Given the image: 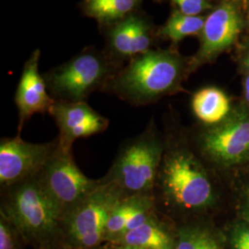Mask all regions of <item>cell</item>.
<instances>
[{"label":"cell","instance_id":"14","mask_svg":"<svg viewBox=\"0 0 249 249\" xmlns=\"http://www.w3.org/2000/svg\"><path fill=\"white\" fill-rule=\"evenodd\" d=\"M111 244L134 246L144 249H175L176 239L159 220L156 210L141 227L125 232Z\"/></svg>","mask_w":249,"mask_h":249},{"label":"cell","instance_id":"20","mask_svg":"<svg viewBox=\"0 0 249 249\" xmlns=\"http://www.w3.org/2000/svg\"><path fill=\"white\" fill-rule=\"evenodd\" d=\"M21 241L24 240L18 229L0 214V249H21Z\"/></svg>","mask_w":249,"mask_h":249},{"label":"cell","instance_id":"15","mask_svg":"<svg viewBox=\"0 0 249 249\" xmlns=\"http://www.w3.org/2000/svg\"><path fill=\"white\" fill-rule=\"evenodd\" d=\"M156 208L153 195L123 197L113 210L107 221L105 241L113 243L124 231L128 222L140 212Z\"/></svg>","mask_w":249,"mask_h":249},{"label":"cell","instance_id":"12","mask_svg":"<svg viewBox=\"0 0 249 249\" xmlns=\"http://www.w3.org/2000/svg\"><path fill=\"white\" fill-rule=\"evenodd\" d=\"M242 29V19L234 6L224 3L206 17L196 62L210 60L234 44Z\"/></svg>","mask_w":249,"mask_h":249},{"label":"cell","instance_id":"7","mask_svg":"<svg viewBox=\"0 0 249 249\" xmlns=\"http://www.w3.org/2000/svg\"><path fill=\"white\" fill-rule=\"evenodd\" d=\"M38 178L63 215L100 185V179L88 178L78 167L72 150L64 149L59 144Z\"/></svg>","mask_w":249,"mask_h":249},{"label":"cell","instance_id":"27","mask_svg":"<svg viewBox=\"0 0 249 249\" xmlns=\"http://www.w3.org/2000/svg\"><path fill=\"white\" fill-rule=\"evenodd\" d=\"M248 210H249V195H248Z\"/></svg>","mask_w":249,"mask_h":249},{"label":"cell","instance_id":"4","mask_svg":"<svg viewBox=\"0 0 249 249\" xmlns=\"http://www.w3.org/2000/svg\"><path fill=\"white\" fill-rule=\"evenodd\" d=\"M164 147L151 121L142 133L122 143L112 166L100 180L124 197L153 195Z\"/></svg>","mask_w":249,"mask_h":249},{"label":"cell","instance_id":"26","mask_svg":"<svg viewBox=\"0 0 249 249\" xmlns=\"http://www.w3.org/2000/svg\"><path fill=\"white\" fill-rule=\"evenodd\" d=\"M246 66L248 67V69L249 70V56L247 57V59H246Z\"/></svg>","mask_w":249,"mask_h":249},{"label":"cell","instance_id":"16","mask_svg":"<svg viewBox=\"0 0 249 249\" xmlns=\"http://www.w3.org/2000/svg\"><path fill=\"white\" fill-rule=\"evenodd\" d=\"M195 116L206 124L221 122L230 110V103L221 89L209 87L199 89L192 99Z\"/></svg>","mask_w":249,"mask_h":249},{"label":"cell","instance_id":"22","mask_svg":"<svg viewBox=\"0 0 249 249\" xmlns=\"http://www.w3.org/2000/svg\"><path fill=\"white\" fill-rule=\"evenodd\" d=\"M233 244H241L249 246V227L242 228L236 231L233 237Z\"/></svg>","mask_w":249,"mask_h":249},{"label":"cell","instance_id":"6","mask_svg":"<svg viewBox=\"0 0 249 249\" xmlns=\"http://www.w3.org/2000/svg\"><path fill=\"white\" fill-rule=\"evenodd\" d=\"M116 74L114 65L96 52H84L44 75L54 101L85 102L94 90L104 89Z\"/></svg>","mask_w":249,"mask_h":249},{"label":"cell","instance_id":"17","mask_svg":"<svg viewBox=\"0 0 249 249\" xmlns=\"http://www.w3.org/2000/svg\"><path fill=\"white\" fill-rule=\"evenodd\" d=\"M141 0H84L86 15L99 21H118L132 14Z\"/></svg>","mask_w":249,"mask_h":249},{"label":"cell","instance_id":"1","mask_svg":"<svg viewBox=\"0 0 249 249\" xmlns=\"http://www.w3.org/2000/svg\"><path fill=\"white\" fill-rule=\"evenodd\" d=\"M153 196L155 205L162 202L181 213H198L213 203V187L195 153L165 144Z\"/></svg>","mask_w":249,"mask_h":249},{"label":"cell","instance_id":"18","mask_svg":"<svg viewBox=\"0 0 249 249\" xmlns=\"http://www.w3.org/2000/svg\"><path fill=\"white\" fill-rule=\"evenodd\" d=\"M206 17L187 15L176 9L166 23L161 27L160 35L178 43L187 36L201 34L204 27Z\"/></svg>","mask_w":249,"mask_h":249},{"label":"cell","instance_id":"23","mask_svg":"<svg viewBox=\"0 0 249 249\" xmlns=\"http://www.w3.org/2000/svg\"><path fill=\"white\" fill-rule=\"evenodd\" d=\"M116 248L114 249H144L142 248L139 247H134V246H127V245H115Z\"/></svg>","mask_w":249,"mask_h":249},{"label":"cell","instance_id":"9","mask_svg":"<svg viewBox=\"0 0 249 249\" xmlns=\"http://www.w3.org/2000/svg\"><path fill=\"white\" fill-rule=\"evenodd\" d=\"M202 154L218 164H234L249 156V115L231 116L200 135Z\"/></svg>","mask_w":249,"mask_h":249},{"label":"cell","instance_id":"13","mask_svg":"<svg viewBox=\"0 0 249 249\" xmlns=\"http://www.w3.org/2000/svg\"><path fill=\"white\" fill-rule=\"evenodd\" d=\"M109 41L111 47L121 56H137L150 50L151 27L144 18L129 15L112 28Z\"/></svg>","mask_w":249,"mask_h":249},{"label":"cell","instance_id":"5","mask_svg":"<svg viewBox=\"0 0 249 249\" xmlns=\"http://www.w3.org/2000/svg\"><path fill=\"white\" fill-rule=\"evenodd\" d=\"M124 197L100 180L98 187L63 215V239L68 248L93 249L105 241L109 216Z\"/></svg>","mask_w":249,"mask_h":249},{"label":"cell","instance_id":"2","mask_svg":"<svg viewBox=\"0 0 249 249\" xmlns=\"http://www.w3.org/2000/svg\"><path fill=\"white\" fill-rule=\"evenodd\" d=\"M0 214L23 240L41 249H53L63 239L62 211L46 193L38 177L1 189Z\"/></svg>","mask_w":249,"mask_h":249},{"label":"cell","instance_id":"11","mask_svg":"<svg viewBox=\"0 0 249 249\" xmlns=\"http://www.w3.org/2000/svg\"><path fill=\"white\" fill-rule=\"evenodd\" d=\"M41 53L36 50L24 65L18 88L15 94V104L18 109V135L23 125L36 114L49 113L54 100L47 92L45 78L39 72Z\"/></svg>","mask_w":249,"mask_h":249},{"label":"cell","instance_id":"21","mask_svg":"<svg viewBox=\"0 0 249 249\" xmlns=\"http://www.w3.org/2000/svg\"><path fill=\"white\" fill-rule=\"evenodd\" d=\"M178 10L187 15L198 16L202 12L212 9L208 0H170Z\"/></svg>","mask_w":249,"mask_h":249},{"label":"cell","instance_id":"19","mask_svg":"<svg viewBox=\"0 0 249 249\" xmlns=\"http://www.w3.org/2000/svg\"><path fill=\"white\" fill-rule=\"evenodd\" d=\"M175 249H222L212 231L199 225H186L177 233Z\"/></svg>","mask_w":249,"mask_h":249},{"label":"cell","instance_id":"8","mask_svg":"<svg viewBox=\"0 0 249 249\" xmlns=\"http://www.w3.org/2000/svg\"><path fill=\"white\" fill-rule=\"evenodd\" d=\"M58 144V138L45 143L28 142L20 138V135L1 139V189L38 177L57 149Z\"/></svg>","mask_w":249,"mask_h":249},{"label":"cell","instance_id":"3","mask_svg":"<svg viewBox=\"0 0 249 249\" xmlns=\"http://www.w3.org/2000/svg\"><path fill=\"white\" fill-rule=\"evenodd\" d=\"M183 72L177 54L149 50L135 56L109 80L104 89L136 106H146L176 89Z\"/></svg>","mask_w":249,"mask_h":249},{"label":"cell","instance_id":"28","mask_svg":"<svg viewBox=\"0 0 249 249\" xmlns=\"http://www.w3.org/2000/svg\"><path fill=\"white\" fill-rule=\"evenodd\" d=\"M71 249V248H67V249Z\"/></svg>","mask_w":249,"mask_h":249},{"label":"cell","instance_id":"24","mask_svg":"<svg viewBox=\"0 0 249 249\" xmlns=\"http://www.w3.org/2000/svg\"><path fill=\"white\" fill-rule=\"evenodd\" d=\"M245 96L247 101L249 102V76L245 81Z\"/></svg>","mask_w":249,"mask_h":249},{"label":"cell","instance_id":"10","mask_svg":"<svg viewBox=\"0 0 249 249\" xmlns=\"http://www.w3.org/2000/svg\"><path fill=\"white\" fill-rule=\"evenodd\" d=\"M49 114L59 130V145L67 150H72L76 140L103 133L109 125L107 117L100 115L86 102L55 101Z\"/></svg>","mask_w":249,"mask_h":249},{"label":"cell","instance_id":"25","mask_svg":"<svg viewBox=\"0 0 249 249\" xmlns=\"http://www.w3.org/2000/svg\"><path fill=\"white\" fill-rule=\"evenodd\" d=\"M234 249H249V246L241 245V244H233Z\"/></svg>","mask_w":249,"mask_h":249}]
</instances>
